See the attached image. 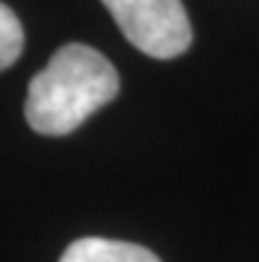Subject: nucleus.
Wrapping results in <instances>:
<instances>
[{"instance_id":"obj_1","label":"nucleus","mask_w":259,"mask_h":262,"mask_svg":"<svg viewBox=\"0 0 259 262\" xmlns=\"http://www.w3.org/2000/svg\"><path fill=\"white\" fill-rule=\"evenodd\" d=\"M119 96V74L101 51L66 42L27 88L24 117L40 135H69Z\"/></svg>"},{"instance_id":"obj_2","label":"nucleus","mask_w":259,"mask_h":262,"mask_svg":"<svg viewBox=\"0 0 259 262\" xmlns=\"http://www.w3.org/2000/svg\"><path fill=\"white\" fill-rule=\"evenodd\" d=\"M135 48L151 58H175L193 40L182 0H101Z\"/></svg>"},{"instance_id":"obj_3","label":"nucleus","mask_w":259,"mask_h":262,"mask_svg":"<svg viewBox=\"0 0 259 262\" xmlns=\"http://www.w3.org/2000/svg\"><path fill=\"white\" fill-rule=\"evenodd\" d=\"M58 262H161V259L140 244L90 236L69 244Z\"/></svg>"},{"instance_id":"obj_4","label":"nucleus","mask_w":259,"mask_h":262,"mask_svg":"<svg viewBox=\"0 0 259 262\" xmlns=\"http://www.w3.org/2000/svg\"><path fill=\"white\" fill-rule=\"evenodd\" d=\"M24 48V29L19 16L6 3H0V72L16 64Z\"/></svg>"}]
</instances>
